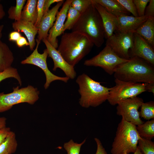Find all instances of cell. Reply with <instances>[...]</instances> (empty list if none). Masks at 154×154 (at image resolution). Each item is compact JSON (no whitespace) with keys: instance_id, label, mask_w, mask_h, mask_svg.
<instances>
[{"instance_id":"cell-1","label":"cell","mask_w":154,"mask_h":154,"mask_svg":"<svg viewBox=\"0 0 154 154\" xmlns=\"http://www.w3.org/2000/svg\"><path fill=\"white\" fill-rule=\"evenodd\" d=\"M94 45L84 35L72 31L62 34L57 50L67 62L74 67L89 53Z\"/></svg>"},{"instance_id":"cell-2","label":"cell","mask_w":154,"mask_h":154,"mask_svg":"<svg viewBox=\"0 0 154 154\" xmlns=\"http://www.w3.org/2000/svg\"><path fill=\"white\" fill-rule=\"evenodd\" d=\"M115 79L136 83H154V66L137 57L119 65L114 73Z\"/></svg>"},{"instance_id":"cell-3","label":"cell","mask_w":154,"mask_h":154,"mask_svg":"<svg viewBox=\"0 0 154 154\" xmlns=\"http://www.w3.org/2000/svg\"><path fill=\"white\" fill-rule=\"evenodd\" d=\"M71 30L84 35L96 46H102L105 38L104 28L101 16L93 2L81 14Z\"/></svg>"},{"instance_id":"cell-4","label":"cell","mask_w":154,"mask_h":154,"mask_svg":"<svg viewBox=\"0 0 154 154\" xmlns=\"http://www.w3.org/2000/svg\"><path fill=\"white\" fill-rule=\"evenodd\" d=\"M76 82L80 96L79 103L82 107H96L107 100L111 88L102 85L84 73L78 76Z\"/></svg>"},{"instance_id":"cell-5","label":"cell","mask_w":154,"mask_h":154,"mask_svg":"<svg viewBox=\"0 0 154 154\" xmlns=\"http://www.w3.org/2000/svg\"><path fill=\"white\" fill-rule=\"evenodd\" d=\"M135 125L122 118L118 124L112 145V154L134 153L139 140L141 138Z\"/></svg>"},{"instance_id":"cell-6","label":"cell","mask_w":154,"mask_h":154,"mask_svg":"<svg viewBox=\"0 0 154 154\" xmlns=\"http://www.w3.org/2000/svg\"><path fill=\"white\" fill-rule=\"evenodd\" d=\"M13 90L8 94L0 93V112L6 111L19 103H27L33 105L39 98V91L31 85L21 88L18 86L13 88Z\"/></svg>"},{"instance_id":"cell-7","label":"cell","mask_w":154,"mask_h":154,"mask_svg":"<svg viewBox=\"0 0 154 154\" xmlns=\"http://www.w3.org/2000/svg\"><path fill=\"white\" fill-rule=\"evenodd\" d=\"M116 85L111 88L107 100L112 106L119 102L137 97L146 91L145 87L147 83H136L124 81L115 79Z\"/></svg>"},{"instance_id":"cell-8","label":"cell","mask_w":154,"mask_h":154,"mask_svg":"<svg viewBox=\"0 0 154 154\" xmlns=\"http://www.w3.org/2000/svg\"><path fill=\"white\" fill-rule=\"evenodd\" d=\"M128 60L120 58L110 47L106 46L97 55L85 60L84 64L86 66L100 67L111 75L119 65Z\"/></svg>"},{"instance_id":"cell-9","label":"cell","mask_w":154,"mask_h":154,"mask_svg":"<svg viewBox=\"0 0 154 154\" xmlns=\"http://www.w3.org/2000/svg\"><path fill=\"white\" fill-rule=\"evenodd\" d=\"M37 45L35 49L29 56L21 62L22 64H29L36 66L41 68L45 75L46 81L44 85L45 89L49 86L53 81L59 80L67 83L69 78L66 77H62L57 76L53 74L48 69L46 62L48 52L46 49H45L42 53L40 54L38 51V48L40 42L37 39L36 40Z\"/></svg>"},{"instance_id":"cell-10","label":"cell","mask_w":154,"mask_h":154,"mask_svg":"<svg viewBox=\"0 0 154 154\" xmlns=\"http://www.w3.org/2000/svg\"><path fill=\"white\" fill-rule=\"evenodd\" d=\"M133 32L115 31L106 39V46L110 47L120 58L128 60L129 51L133 46Z\"/></svg>"},{"instance_id":"cell-11","label":"cell","mask_w":154,"mask_h":154,"mask_svg":"<svg viewBox=\"0 0 154 154\" xmlns=\"http://www.w3.org/2000/svg\"><path fill=\"white\" fill-rule=\"evenodd\" d=\"M144 102L143 99L137 96L119 102L116 107L117 114L135 125L144 122L141 119L138 109Z\"/></svg>"},{"instance_id":"cell-12","label":"cell","mask_w":154,"mask_h":154,"mask_svg":"<svg viewBox=\"0 0 154 154\" xmlns=\"http://www.w3.org/2000/svg\"><path fill=\"white\" fill-rule=\"evenodd\" d=\"M129 55L130 59L139 58L154 66V48L135 33H133V45L129 50Z\"/></svg>"},{"instance_id":"cell-13","label":"cell","mask_w":154,"mask_h":154,"mask_svg":"<svg viewBox=\"0 0 154 154\" xmlns=\"http://www.w3.org/2000/svg\"><path fill=\"white\" fill-rule=\"evenodd\" d=\"M72 0H67L63 3V6L56 15L55 22L49 30L46 38L48 42L55 48L58 46L57 37L63 33L64 23L68 9Z\"/></svg>"},{"instance_id":"cell-14","label":"cell","mask_w":154,"mask_h":154,"mask_svg":"<svg viewBox=\"0 0 154 154\" xmlns=\"http://www.w3.org/2000/svg\"><path fill=\"white\" fill-rule=\"evenodd\" d=\"M45 44L48 52V57L51 58L53 61V71L58 68L62 70L66 77L71 79L76 78V73L74 67L68 63L56 49L52 46L46 39L42 40Z\"/></svg>"},{"instance_id":"cell-15","label":"cell","mask_w":154,"mask_h":154,"mask_svg":"<svg viewBox=\"0 0 154 154\" xmlns=\"http://www.w3.org/2000/svg\"><path fill=\"white\" fill-rule=\"evenodd\" d=\"M64 1L61 0L57 3L55 5L43 15L38 27L37 39L40 42L44 39L47 38L49 31L53 25L56 20L58 10L63 4Z\"/></svg>"},{"instance_id":"cell-16","label":"cell","mask_w":154,"mask_h":154,"mask_svg":"<svg viewBox=\"0 0 154 154\" xmlns=\"http://www.w3.org/2000/svg\"><path fill=\"white\" fill-rule=\"evenodd\" d=\"M95 8L101 18L104 32V37L107 39L111 37L116 30L118 25L117 18L108 12L101 5L94 2Z\"/></svg>"},{"instance_id":"cell-17","label":"cell","mask_w":154,"mask_h":154,"mask_svg":"<svg viewBox=\"0 0 154 154\" xmlns=\"http://www.w3.org/2000/svg\"><path fill=\"white\" fill-rule=\"evenodd\" d=\"M149 17L145 15L141 17L127 15L120 16L117 17L118 25L115 31L134 33Z\"/></svg>"},{"instance_id":"cell-18","label":"cell","mask_w":154,"mask_h":154,"mask_svg":"<svg viewBox=\"0 0 154 154\" xmlns=\"http://www.w3.org/2000/svg\"><path fill=\"white\" fill-rule=\"evenodd\" d=\"M12 27L15 31L25 34L28 40L30 50H33L36 44L35 38L38 33V27L31 22L22 20L13 23Z\"/></svg>"},{"instance_id":"cell-19","label":"cell","mask_w":154,"mask_h":154,"mask_svg":"<svg viewBox=\"0 0 154 154\" xmlns=\"http://www.w3.org/2000/svg\"><path fill=\"white\" fill-rule=\"evenodd\" d=\"M154 48V17H150L134 32Z\"/></svg>"},{"instance_id":"cell-20","label":"cell","mask_w":154,"mask_h":154,"mask_svg":"<svg viewBox=\"0 0 154 154\" xmlns=\"http://www.w3.org/2000/svg\"><path fill=\"white\" fill-rule=\"evenodd\" d=\"M93 1L102 6L108 12L117 17L122 15H129L130 14L117 0H93Z\"/></svg>"},{"instance_id":"cell-21","label":"cell","mask_w":154,"mask_h":154,"mask_svg":"<svg viewBox=\"0 0 154 154\" xmlns=\"http://www.w3.org/2000/svg\"><path fill=\"white\" fill-rule=\"evenodd\" d=\"M14 60L13 54L8 46L0 40V72L11 67Z\"/></svg>"},{"instance_id":"cell-22","label":"cell","mask_w":154,"mask_h":154,"mask_svg":"<svg viewBox=\"0 0 154 154\" xmlns=\"http://www.w3.org/2000/svg\"><path fill=\"white\" fill-rule=\"evenodd\" d=\"M38 0H28L21 14V20L35 24L37 18V5Z\"/></svg>"},{"instance_id":"cell-23","label":"cell","mask_w":154,"mask_h":154,"mask_svg":"<svg viewBox=\"0 0 154 154\" xmlns=\"http://www.w3.org/2000/svg\"><path fill=\"white\" fill-rule=\"evenodd\" d=\"M18 145L15 133L11 131L0 145V154H12L14 153Z\"/></svg>"},{"instance_id":"cell-24","label":"cell","mask_w":154,"mask_h":154,"mask_svg":"<svg viewBox=\"0 0 154 154\" xmlns=\"http://www.w3.org/2000/svg\"><path fill=\"white\" fill-rule=\"evenodd\" d=\"M136 128L141 137L151 139L154 137V119L137 125Z\"/></svg>"},{"instance_id":"cell-25","label":"cell","mask_w":154,"mask_h":154,"mask_svg":"<svg viewBox=\"0 0 154 154\" xmlns=\"http://www.w3.org/2000/svg\"><path fill=\"white\" fill-rule=\"evenodd\" d=\"M26 1V0H16V5L11 6L8 11V18L15 21H21L22 10Z\"/></svg>"},{"instance_id":"cell-26","label":"cell","mask_w":154,"mask_h":154,"mask_svg":"<svg viewBox=\"0 0 154 154\" xmlns=\"http://www.w3.org/2000/svg\"><path fill=\"white\" fill-rule=\"evenodd\" d=\"M81 14L70 5L68 10L67 19L64 23L63 32L67 30H71L78 20Z\"/></svg>"},{"instance_id":"cell-27","label":"cell","mask_w":154,"mask_h":154,"mask_svg":"<svg viewBox=\"0 0 154 154\" xmlns=\"http://www.w3.org/2000/svg\"><path fill=\"white\" fill-rule=\"evenodd\" d=\"M139 112L140 117L149 120L154 119V102L150 101L143 102L140 107Z\"/></svg>"},{"instance_id":"cell-28","label":"cell","mask_w":154,"mask_h":154,"mask_svg":"<svg viewBox=\"0 0 154 154\" xmlns=\"http://www.w3.org/2000/svg\"><path fill=\"white\" fill-rule=\"evenodd\" d=\"M138 144L143 154H154V142L151 139L141 137L138 141Z\"/></svg>"},{"instance_id":"cell-29","label":"cell","mask_w":154,"mask_h":154,"mask_svg":"<svg viewBox=\"0 0 154 154\" xmlns=\"http://www.w3.org/2000/svg\"><path fill=\"white\" fill-rule=\"evenodd\" d=\"M10 78L16 79L20 86L21 85V78L16 68L11 66L5 71L0 72V82L5 79Z\"/></svg>"},{"instance_id":"cell-30","label":"cell","mask_w":154,"mask_h":154,"mask_svg":"<svg viewBox=\"0 0 154 154\" xmlns=\"http://www.w3.org/2000/svg\"><path fill=\"white\" fill-rule=\"evenodd\" d=\"M86 141V139H85L81 143H78L74 142L72 139H71L68 142L65 143L63 147L66 151L67 154H80L81 147Z\"/></svg>"},{"instance_id":"cell-31","label":"cell","mask_w":154,"mask_h":154,"mask_svg":"<svg viewBox=\"0 0 154 154\" xmlns=\"http://www.w3.org/2000/svg\"><path fill=\"white\" fill-rule=\"evenodd\" d=\"M92 3V0H72L70 6L81 14L86 11Z\"/></svg>"},{"instance_id":"cell-32","label":"cell","mask_w":154,"mask_h":154,"mask_svg":"<svg viewBox=\"0 0 154 154\" xmlns=\"http://www.w3.org/2000/svg\"><path fill=\"white\" fill-rule=\"evenodd\" d=\"M128 12L131 13L133 16L138 17L135 6L133 0H117Z\"/></svg>"},{"instance_id":"cell-33","label":"cell","mask_w":154,"mask_h":154,"mask_svg":"<svg viewBox=\"0 0 154 154\" xmlns=\"http://www.w3.org/2000/svg\"><path fill=\"white\" fill-rule=\"evenodd\" d=\"M150 0H133L139 17L145 16V12L147 4Z\"/></svg>"},{"instance_id":"cell-34","label":"cell","mask_w":154,"mask_h":154,"mask_svg":"<svg viewBox=\"0 0 154 154\" xmlns=\"http://www.w3.org/2000/svg\"><path fill=\"white\" fill-rule=\"evenodd\" d=\"M45 0H38L37 5V18L34 25L38 27L44 15L43 6Z\"/></svg>"},{"instance_id":"cell-35","label":"cell","mask_w":154,"mask_h":154,"mask_svg":"<svg viewBox=\"0 0 154 154\" xmlns=\"http://www.w3.org/2000/svg\"><path fill=\"white\" fill-rule=\"evenodd\" d=\"M144 15L149 17H154V0H150L148 5L146 8Z\"/></svg>"},{"instance_id":"cell-36","label":"cell","mask_w":154,"mask_h":154,"mask_svg":"<svg viewBox=\"0 0 154 154\" xmlns=\"http://www.w3.org/2000/svg\"><path fill=\"white\" fill-rule=\"evenodd\" d=\"M11 131L10 128L6 127L0 129V145L3 142Z\"/></svg>"},{"instance_id":"cell-37","label":"cell","mask_w":154,"mask_h":154,"mask_svg":"<svg viewBox=\"0 0 154 154\" xmlns=\"http://www.w3.org/2000/svg\"><path fill=\"white\" fill-rule=\"evenodd\" d=\"M94 139L97 146V150L95 154H108L100 140L96 137Z\"/></svg>"},{"instance_id":"cell-38","label":"cell","mask_w":154,"mask_h":154,"mask_svg":"<svg viewBox=\"0 0 154 154\" xmlns=\"http://www.w3.org/2000/svg\"><path fill=\"white\" fill-rule=\"evenodd\" d=\"M61 1V0H45L43 8L44 15L48 11L49 8L51 4L55 3H57Z\"/></svg>"},{"instance_id":"cell-39","label":"cell","mask_w":154,"mask_h":154,"mask_svg":"<svg viewBox=\"0 0 154 154\" xmlns=\"http://www.w3.org/2000/svg\"><path fill=\"white\" fill-rule=\"evenodd\" d=\"M21 36L19 32L16 31H12L10 33L9 35V40L10 41L16 42Z\"/></svg>"},{"instance_id":"cell-40","label":"cell","mask_w":154,"mask_h":154,"mask_svg":"<svg viewBox=\"0 0 154 154\" xmlns=\"http://www.w3.org/2000/svg\"><path fill=\"white\" fill-rule=\"evenodd\" d=\"M16 43L19 47L25 46H29V44L25 37L21 36L16 41Z\"/></svg>"},{"instance_id":"cell-41","label":"cell","mask_w":154,"mask_h":154,"mask_svg":"<svg viewBox=\"0 0 154 154\" xmlns=\"http://www.w3.org/2000/svg\"><path fill=\"white\" fill-rule=\"evenodd\" d=\"M146 91L151 92L154 95V83H147L145 87Z\"/></svg>"},{"instance_id":"cell-42","label":"cell","mask_w":154,"mask_h":154,"mask_svg":"<svg viewBox=\"0 0 154 154\" xmlns=\"http://www.w3.org/2000/svg\"><path fill=\"white\" fill-rule=\"evenodd\" d=\"M6 118L0 117V129L6 127Z\"/></svg>"},{"instance_id":"cell-43","label":"cell","mask_w":154,"mask_h":154,"mask_svg":"<svg viewBox=\"0 0 154 154\" xmlns=\"http://www.w3.org/2000/svg\"><path fill=\"white\" fill-rule=\"evenodd\" d=\"M5 15V12L3 6L2 4L0 3V19L3 18Z\"/></svg>"},{"instance_id":"cell-44","label":"cell","mask_w":154,"mask_h":154,"mask_svg":"<svg viewBox=\"0 0 154 154\" xmlns=\"http://www.w3.org/2000/svg\"><path fill=\"white\" fill-rule=\"evenodd\" d=\"M124 154H127V153H125ZM133 154H143L140 151V149L137 146V149L133 153Z\"/></svg>"},{"instance_id":"cell-45","label":"cell","mask_w":154,"mask_h":154,"mask_svg":"<svg viewBox=\"0 0 154 154\" xmlns=\"http://www.w3.org/2000/svg\"><path fill=\"white\" fill-rule=\"evenodd\" d=\"M3 27L4 25H0V40H1V38L2 36V31Z\"/></svg>"}]
</instances>
